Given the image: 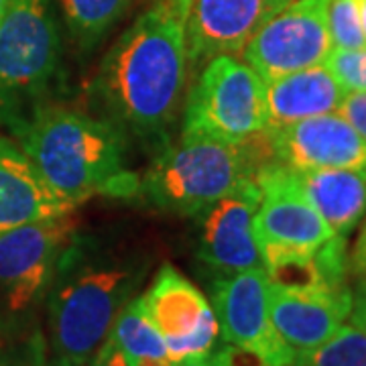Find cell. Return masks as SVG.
<instances>
[{
  "label": "cell",
  "mask_w": 366,
  "mask_h": 366,
  "mask_svg": "<svg viewBox=\"0 0 366 366\" xmlns=\"http://www.w3.org/2000/svg\"><path fill=\"white\" fill-rule=\"evenodd\" d=\"M187 66L183 23L155 4L108 49L94 102L129 139L163 149L183 112Z\"/></svg>",
  "instance_id": "obj_1"
},
{
  "label": "cell",
  "mask_w": 366,
  "mask_h": 366,
  "mask_svg": "<svg viewBox=\"0 0 366 366\" xmlns=\"http://www.w3.org/2000/svg\"><path fill=\"white\" fill-rule=\"evenodd\" d=\"M149 269L151 259L141 250L76 232L45 295L51 356L86 366L110 336L118 314L137 297Z\"/></svg>",
  "instance_id": "obj_2"
},
{
  "label": "cell",
  "mask_w": 366,
  "mask_h": 366,
  "mask_svg": "<svg viewBox=\"0 0 366 366\" xmlns=\"http://www.w3.org/2000/svg\"><path fill=\"white\" fill-rule=\"evenodd\" d=\"M11 132L69 206L94 196H137L139 177L129 171V137L110 120L53 104Z\"/></svg>",
  "instance_id": "obj_3"
},
{
  "label": "cell",
  "mask_w": 366,
  "mask_h": 366,
  "mask_svg": "<svg viewBox=\"0 0 366 366\" xmlns=\"http://www.w3.org/2000/svg\"><path fill=\"white\" fill-rule=\"evenodd\" d=\"M267 131L240 143L182 137L167 143L139 177L137 196L177 216H197L271 163Z\"/></svg>",
  "instance_id": "obj_4"
},
{
  "label": "cell",
  "mask_w": 366,
  "mask_h": 366,
  "mask_svg": "<svg viewBox=\"0 0 366 366\" xmlns=\"http://www.w3.org/2000/svg\"><path fill=\"white\" fill-rule=\"evenodd\" d=\"M64 88L51 0H13L0 21V127L13 131Z\"/></svg>",
  "instance_id": "obj_5"
},
{
  "label": "cell",
  "mask_w": 366,
  "mask_h": 366,
  "mask_svg": "<svg viewBox=\"0 0 366 366\" xmlns=\"http://www.w3.org/2000/svg\"><path fill=\"white\" fill-rule=\"evenodd\" d=\"M264 129V81L259 74L232 55L208 59L183 106L182 137L240 143Z\"/></svg>",
  "instance_id": "obj_6"
},
{
  "label": "cell",
  "mask_w": 366,
  "mask_h": 366,
  "mask_svg": "<svg viewBox=\"0 0 366 366\" xmlns=\"http://www.w3.org/2000/svg\"><path fill=\"white\" fill-rule=\"evenodd\" d=\"M76 232L74 209L0 232V305L9 314H23L47 295Z\"/></svg>",
  "instance_id": "obj_7"
},
{
  "label": "cell",
  "mask_w": 366,
  "mask_h": 366,
  "mask_svg": "<svg viewBox=\"0 0 366 366\" xmlns=\"http://www.w3.org/2000/svg\"><path fill=\"white\" fill-rule=\"evenodd\" d=\"M254 179L262 197L252 218V232L264 271L314 257L315 250L334 236L312 204L289 183L281 163L262 165Z\"/></svg>",
  "instance_id": "obj_8"
},
{
  "label": "cell",
  "mask_w": 366,
  "mask_h": 366,
  "mask_svg": "<svg viewBox=\"0 0 366 366\" xmlns=\"http://www.w3.org/2000/svg\"><path fill=\"white\" fill-rule=\"evenodd\" d=\"M330 0H293L264 21L242 49V59L267 84L320 66L334 49L327 29Z\"/></svg>",
  "instance_id": "obj_9"
},
{
  "label": "cell",
  "mask_w": 366,
  "mask_h": 366,
  "mask_svg": "<svg viewBox=\"0 0 366 366\" xmlns=\"http://www.w3.org/2000/svg\"><path fill=\"white\" fill-rule=\"evenodd\" d=\"M220 338L254 354L264 366H293L295 352L277 334L269 314V274L249 269L216 274L209 285Z\"/></svg>",
  "instance_id": "obj_10"
},
{
  "label": "cell",
  "mask_w": 366,
  "mask_h": 366,
  "mask_svg": "<svg viewBox=\"0 0 366 366\" xmlns=\"http://www.w3.org/2000/svg\"><path fill=\"white\" fill-rule=\"evenodd\" d=\"M139 300L175 365L214 350L220 338L216 314L208 297L173 264H161Z\"/></svg>",
  "instance_id": "obj_11"
},
{
  "label": "cell",
  "mask_w": 366,
  "mask_h": 366,
  "mask_svg": "<svg viewBox=\"0 0 366 366\" xmlns=\"http://www.w3.org/2000/svg\"><path fill=\"white\" fill-rule=\"evenodd\" d=\"M261 197V187L252 177L197 214V257L212 271L232 274L264 269L252 232Z\"/></svg>",
  "instance_id": "obj_12"
},
{
  "label": "cell",
  "mask_w": 366,
  "mask_h": 366,
  "mask_svg": "<svg viewBox=\"0 0 366 366\" xmlns=\"http://www.w3.org/2000/svg\"><path fill=\"white\" fill-rule=\"evenodd\" d=\"M264 131L273 159L289 169H350L366 175V141L338 112Z\"/></svg>",
  "instance_id": "obj_13"
},
{
  "label": "cell",
  "mask_w": 366,
  "mask_h": 366,
  "mask_svg": "<svg viewBox=\"0 0 366 366\" xmlns=\"http://www.w3.org/2000/svg\"><path fill=\"white\" fill-rule=\"evenodd\" d=\"M350 310V287H285L269 281L271 322L295 356L326 344L346 322Z\"/></svg>",
  "instance_id": "obj_14"
},
{
  "label": "cell",
  "mask_w": 366,
  "mask_h": 366,
  "mask_svg": "<svg viewBox=\"0 0 366 366\" xmlns=\"http://www.w3.org/2000/svg\"><path fill=\"white\" fill-rule=\"evenodd\" d=\"M277 11V0H194L183 23L187 61L199 66L216 55L240 53Z\"/></svg>",
  "instance_id": "obj_15"
},
{
  "label": "cell",
  "mask_w": 366,
  "mask_h": 366,
  "mask_svg": "<svg viewBox=\"0 0 366 366\" xmlns=\"http://www.w3.org/2000/svg\"><path fill=\"white\" fill-rule=\"evenodd\" d=\"M19 144L0 137V232L71 212Z\"/></svg>",
  "instance_id": "obj_16"
},
{
  "label": "cell",
  "mask_w": 366,
  "mask_h": 366,
  "mask_svg": "<svg viewBox=\"0 0 366 366\" xmlns=\"http://www.w3.org/2000/svg\"><path fill=\"white\" fill-rule=\"evenodd\" d=\"M346 90L324 64L305 67L264 84L267 129L336 112Z\"/></svg>",
  "instance_id": "obj_17"
},
{
  "label": "cell",
  "mask_w": 366,
  "mask_h": 366,
  "mask_svg": "<svg viewBox=\"0 0 366 366\" xmlns=\"http://www.w3.org/2000/svg\"><path fill=\"white\" fill-rule=\"evenodd\" d=\"M285 167V165H283ZM289 183L324 218L334 234L348 236L366 214V175L350 169H289Z\"/></svg>",
  "instance_id": "obj_18"
},
{
  "label": "cell",
  "mask_w": 366,
  "mask_h": 366,
  "mask_svg": "<svg viewBox=\"0 0 366 366\" xmlns=\"http://www.w3.org/2000/svg\"><path fill=\"white\" fill-rule=\"evenodd\" d=\"M110 334L129 366H177L167 354L163 336L144 314L139 297H132L124 305Z\"/></svg>",
  "instance_id": "obj_19"
},
{
  "label": "cell",
  "mask_w": 366,
  "mask_h": 366,
  "mask_svg": "<svg viewBox=\"0 0 366 366\" xmlns=\"http://www.w3.org/2000/svg\"><path fill=\"white\" fill-rule=\"evenodd\" d=\"M79 53H92L131 9L132 0H59Z\"/></svg>",
  "instance_id": "obj_20"
},
{
  "label": "cell",
  "mask_w": 366,
  "mask_h": 366,
  "mask_svg": "<svg viewBox=\"0 0 366 366\" xmlns=\"http://www.w3.org/2000/svg\"><path fill=\"white\" fill-rule=\"evenodd\" d=\"M293 366H366V336L352 324H342L326 344L297 354Z\"/></svg>",
  "instance_id": "obj_21"
},
{
  "label": "cell",
  "mask_w": 366,
  "mask_h": 366,
  "mask_svg": "<svg viewBox=\"0 0 366 366\" xmlns=\"http://www.w3.org/2000/svg\"><path fill=\"white\" fill-rule=\"evenodd\" d=\"M327 29L332 45L338 49L365 47L366 37L360 25L358 0H330L327 2Z\"/></svg>",
  "instance_id": "obj_22"
},
{
  "label": "cell",
  "mask_w": 366,
  "mask_h": 366,
  "mask_svg": "<svg viewBox=\"0 0 366 366\" xmlns=\"http://www.w3.org/2000/svg\"><path fill=\"white\" fill-rule=\"evenodd\" d=\"M324 66L346 92H366V45L358 49L334 47Z\"/></svg>",
  "instance_id": "obj_23"
},
{
  "label": "cell",
  "mask_w": 366,
  "mask_h": 366,
  "mask_svg": "<svg viewBox=\"0 0 366 366\" xmlns=\"http://www.w3.org/2000/svg\"><path fill=\"white\" fill-rule=\"evenodd\" d=\"M177 366H264L254 356V354L247 352L238 346L226 344L224 342L222 348H218L216 352L212 350L206 356H196V358H187Z\"/></svg>",
  "instance_id": "obj_24"
},
{
  "label": "cell",
  "mask_w": 366,
  "mask_h": 366,
  "mask_svg": "<svg viewBox=\"0 0 366 366\" xmlns=\"http://www.w3.org/2000/svg\"><path fill=\"white\" fill-rule=\"evenodd\" d=\"M47 344L37 334L16 352L0 356V366H47Z\"/></svg>",
  "instance_id": "obj_25"
},
{
  "label": "cell",
  "mask_w": 366,
  "mask_h": 366,
  "mask_svg": "<svg viewBox=\"0 0 366 366\" xmlns=\"http://www.w3.org/2000/svg\"><path fill=\"white\" fill-rule=\"evenodd\" d=\"M336 112L366 141V92H346Z\"/></svg>",
  "instance_id": "obj_26"
},
{
  "label": "cell",
  "mask_w": 366,
  "mask_h": 366,
  "mask_svg": "<svg viewBox=\"0 0 366 366\" xmlns=\"http://www.w3.org/2000/svg\"><path fill=\"white\" fill-rule=\"evenodd\" d=\"M348 271L352 273L356 287H366V220L348 254Z\"/></svg>",
  "instance_id": "obj_27"
},
{
  "label": "cell",
  "mask_w": 366,
  "mask_h": 366,
  "mask_svg": "<svg viewBox=\"0 0 366 366\" xmlns=\"http://www.w3.org/2000/svg\"><path fill=\"white\" fill-rule=\"evenodd\" d=\"M86 366H129L127 358L122 350L118 348L117 340L112 338V334L102 342V346L94 352L90 360L86 362Z\"/></svg>",
  "instance_id": "obj_28"
},
{
  "label": "cell",
  "mask_w": 366,
  "mask_h": 366,
  "mask_svg": "<svg viewBox=\"0 0 366 366\" xmlns=\"http://www.w3.org/2000/svg\"><path fill=\"white\" fill-rule=\"evenodd\" d=\"M348 317L350 324L366 336V287H356L352 293V310Z\"/></svg>",
  "instance_id": "obj_29"
},
{
  "label": "cell",
  "mask_w": 366,
  "mask_h": 366,
  "mask_svg": "<svg viewBox=\"0 0 366 366\" xmlns=\"http://www.w3.org/2000/svg\"><path fill=\"white\" fill-rule=\"evenodd\" d=\"M194 0H157L159 6H163L165 11H169L175 19H179L182 23H185V16H187V11L192 6Z\"/></svg>",
  "instance_id": "obj_30"
},
{
  "label": "cell",
  "mask_w": 366,
  "mask_h": 366,
  "mask_svg": "<svg viewBox=\"0 0 366 366\" xmlns=\"http://www.w3.org/2000/svg\"><path fill=\"white\" fill-rule=\"evenodd\" d=\"M358 13H360V25L366 37V0H358Z\"/></svg>",
  "instance_id": "obj_31"
},
{
  "label": "cell",
  "mask_w": 366,
  "mask_h": 366,
  "mask_svg": "<svg viewBox=\"0 0 366 366\" xmlns=\"http://www.w3.org/2000/svg\"><path fill=\"white\" fill-rule=\"evenodd\" d=\"M47 366H74L66 362V360H59V358H55V356H49L47 358Z\"/></svg>",
  "instance_id": "obj_32"
},
{
  "label": "cell",
  "mask_w": 366,
  "mask_h": 366,
  "mask_svg": "<svg viewBox=\"0 0 366 366\" xmlns=\"http://www.w3.org/2000/svg\"><path fill=\"white\" fill-rule=\"evenodd\" d=\"M13 0H0V21H2V16L6 13V9H9V4H11Z\"/></svg>",
  "instance_id": "obj_33"
},
{
  "label": "cell",
  "mask_w": 366,
  "mask_h": 366,
  "mask_svg": "<svg viewBox=\"0 0 366 366\" xmlns=\"http://www.w3.org/2000/svg\"><path fill=\"white\" fill-rule=\"evenodd\" d=\"M277 2H279V6H281V9H283V6H285V4H289V2H293V0H277Z\"/></svg>",
  "instance_id": "obj_34"
}]
</instances>
